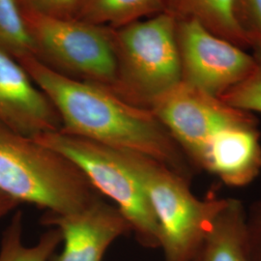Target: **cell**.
<instances>
[{
  "label": "cell",
  "instance_id": "6da1fadb",
  "mask_svg": "<svg viewBox=\"0 0 261 261\" xmlns=\"http://www.w3.org/2000/svg\"><path fill=\"white\" fill-rule=\"evenodd\" d=\"M19 62L56 108L60 130L149 157L190 183L199 172L152 111L127 103L103 86L61 75L35 57Z\"/></svg>",
  "mask_w": 261,
  "mask_h": 261
},
{
  "label": "cell",
  "instance_id": "7a4b0ae2",
  "mask_svg": "<svg viewBox=\"0 0 261 261\" xmlns=\"http://www.w3.org/2000/svg\"><path fill=\"white\" fill-rule=\"evenodd\" d=\"M0 192L49 214H67L103 196L58 152L0 122Z\"/></svg>",
  "mask_w": 261,
  "mask_h": 261
},
{
  "label": "cell",
  "instance_id": "3957f363",
  "mask_svg": "<svg viewBox=\"0 0 261 261\" xmlns=\"http://www.w3.org/2000/svg\"><path fill=\"white\" fill-rule=\"evenodd\" d=\"M175 18L161 13L112 28L116 75L112 91L123 101L150 110L181 83Z\"/></svg>",
  "mask_w": 261,
  "mask_h": 261
},
{
  "label": "cell",
  "instance_id": "277c9868",
  "mask_svg": "<svg viewBox=\"0 0 261 261\" xmlns=\"http://www.w3.org/2000/svg\"><path fill=\"white\" fill-rule=\"evenodd\" d=\"M123 151L156 216L165 261H193L227 198H197L191 183L153 159Z\"/></svg>",
  "mask_w": 261,
  "mask_h": 261
},
{
  "label": "cell",
  "instance_id": "5b68a950",
  "mask_svg": "<svg viewBox=\"0 0 261 261\" xmlns=\"http://www.w3.org/2000/svg\"><path fill=\"white\" fill-rule=\"evenodd\" d=\"M32 139L75 164L94 188L117 207L143 247L160 248L158 223L149 198L122 150L62 130Z\"/></svg>",
  "mask_w": 261,
  "mask_h": 261
},
{
  "label": "cell",
  "instance_id": "8992f818",
  "mask_svg": "<svg viewBox=\"0 0 261 261\" xmlns=\"http://www.w3.org/2000/svg\"><path fill=\"white\" fill-rule=\"evenodd\" d=\"M20 10L35 58L61 75L112 90L116 75L112 28Z\"/></svg>",
  "mask_w": 261,
  "mask_h": 261
},
{
  "label": "cell",
  "instance_id": "52a82bcc",
  "mask_svg": "<svg viewBox=\"0 0 261 261\" xmlns=\"http://www.w3.org/2000/svg\"><path fill=\"white\" fill-rule=\"evenodd\" d=\"M151 111L199 171L208 151L225 132L258 123L252 112L182 82L160 97Z\"/></svg>",
  "mask_w": 261,
  "mask_h": 261
},
{
  "label": "cell",
  "instance_id": "ba28073f",
  "mask_svg": "<svg viewBox=\"0 0 261 261\" xmlns=\"http://www.w3.org/2000/svg\"><path fill=\"white\" fill-rule=\"evenodd\" d=\"M181 82L221 98L257 74L253 55L191 19H175Z\"/></svg>",
  "mask_w": 261,
  "mask_h": 261
},
{
  "label": "cell",
  "instance_id": "9c48e42d",
  "mask_svg": "<svg viewBox=\"0 0 261 261\" xmlns=\"http://www.w3.org/2000/svg\"><path fill=\"white\" fill-rule=\"evenodd\" d=\"M42 222L60 230L63 249L49 261H102L112 243L132 232L116 206L103 197L82 210L67 214L45 213Z\"/></svg>",
  "mask_w": 261,
  "mask_h": 261
},
{
  "label": "cell",
  "instance_id": "30bf717a",
  "mask_svg": "<svg viewBox=\"0 0 261 261\" xmlns=\"http://www.w3.org/2000/svg\"><path fill=\"white\" fill-rule=\"evenodd\" d=\"M0 122L34 138L62 127L56 108L19 61L0 49Z\"/></svg>",
  "mask_w": 261,
  "mask_h": 261
},
{
  "label": "cell",
  "instance_id": "8fae6325",
  "mask_svg": "<svg viewBox=\"0 0 261 261\" xmlns=\"http://www.w3.org/2000/svg\"><path fill=\"white\" fill-rule=\"evenodd\" d=\"M164 13L175 19H195L220 37L245 49L252 48L240 19L238 0H162Z\"/></svg>",
  "mask_w": 261,
  "mask_h": 261
},
{
  "label": "cell",
  "instance_id": "7c38bea8",
  "mask_svg": "<svg viewBox=\"0 0 261 261\" xmlns=\"http://www.w3.org/2000/svg\"><path fill=\"white\" fill-rule=\"evenodd\" d=\"M246 213L239 199L227 198L193 261H250Z\"/></svg>",
  "mask_w": 261,
  "mask_h": 261
},
{
  "label": "cell",
  "instance_id": "4fadbf2b",
  "mask_svg": "<svg viewBox=\"0 0 261 261\" xmlns=\"http://www.w3.org/2000/svg\"><path fill=\"white\" fill-rule=\"evenodd\" d=\"M161 13L162 0H80L75 19L116 28Z\"/></svg>",
  "mask_w": 261,
  "mask_h": 261
},
{
  "label": "cell",
  "instance_id": "5bb4252c",
  "mask_svg": "<svg viewBox=\"0 0 261 261\" xmlns=\"http://www.w3.org/2000/svg\"><path fill=\"white\" fill-rule=\"evenodd\" d=\"M60 243H62L61 232L53 227L43 234L35 245H25L23 215L21 211L16 210L1 236L0 261H49Z\"/></svg>",
  "mask_w": 261,
  "mask_h": 261
},
{
  "label": "cell",
  "instance_id": "9a60e30c",
  "mask_svg": "<svg viewBox=\"0 0 261 261\" xmlns=\"http://www.w3.org/2000/svg\"><path fill=\"white\" fill-rule=\"evenodd\" d=\"M0 49L18 61L36 57L17 0H0Z\"/></svg>",
  "mask_w": 261,
  "mask_h": 261
},
{
  "label": "cell",
  "instance_id": "2e32d148",
  "mask_svg": "<svg viewBox=\"0 0 261 261\" xmlns=\"http://www.w3.org/2000/svg\"><path fill=\"white\" fill-rule=\"evenodd\" d=\"M225 103L249 112L261 113V77L253 76L221 97Z\"/></svg>",
  "mask_w": 261,
  "mask_h": 261
},
{
  "label": "cell",
  "instance_id": "e0dca14e",
  "mask_svg": "<svg viewBox=\"0 0 261 261\" xmlns=\"http://www.w3.org/2000/svg\"><path fill=\"white\" fill-rule=\"evenodd\" d=\"M240 19L252 43V50L261 49V0H238Z\"/></svg>",
  "mask_w": 261,
  "mask_h": 261
},
{
  "label": "cell",
  "instance_id": "ac0fdd59",
  "mask_svg": "<svg viewBox=\"0 0 261 261\" xmlns=\"http://www.w3.org/2000/svg\"><path fill=\"white\" fill-rule=\"evenodd\" d=\"M19 7L58 18H75L80 0H17Z\"/></svg>",
  "mask_w": 261,
  "mask_h": 261
},
{
  "label": "cell",
  "instance_id": "d6986e66",
  "mask_svg": "<svg viewBox=\"0 0 261 261\" xmlns=\"http://www.w3.org/2000/svg\"><path fill=\"white\" fill-rule=\"evenodd\" d=\"M246 236L250 261H261V199L246 213Z\"/></svg>",
  "mask_w": 261,
  "mask_h": 261
},
{
  "label": "cell",
  "instance_id": "ffe728a7",
  "mask_svg": "<svg viewBox=\"0 0 261 261\" xmlns=\"http://www.w3.org/2000/svg\"><path fill=\"white\" fill-rule=\"evenodd\" d=\"M19 205V202L15 199L0 192V222L7 216L14 213Z\"/></svg>",
  "mask_w": 261,
  "mask_h": 261
},
{
  "label": "cell",
  "instance_id": "44dd1931",
  "mask_svg": "<svg viewBox=\"0 0 261 261\" xmlns=\"http://www.w3.org/2000/svg\"><path fill=\"white\" fill-rule=\"evenodd\" d=\"M252 55L254 56V59H255L256 65H257V74L255 76H260L261 77V49L254 50Z\"/></svg>",
  "mask_w": 261,
  "mask_h": 261
}]
</instances>
